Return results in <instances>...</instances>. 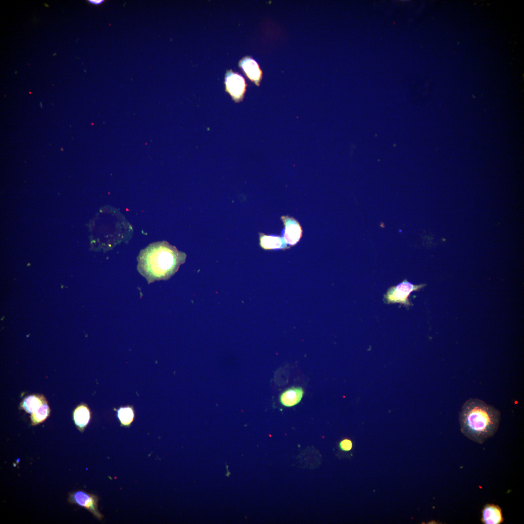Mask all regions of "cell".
Wrapping results in <instances>:
<instances>
[{
    "mask_svg": "<svg viewBox=\"0 0 524 524\" xmlns=\"http://www.w3.org/2000/svg\"><path fill=\"white\" fill-rule=\"evenodd\" d=\"M498 409L478 398L467 400L459 415L460 430L467 438L482 444L496 433L500 422Z\"/></svg>",
    "mask_w": 524,
    "mask_h": 524,
    "instance_id": "1",
    "label": "cell"
},
{
    "mask_svg": "<svg viewBox=\"0 0 524 524\" xmlns=\"http://www.w3.org/2000/svg\"><path fill=\"white\" fill-rule=\"evenodd\" d=\"M186 255L165 241L149 245L141 253L138 267L149 279H166L183 263Z\"/></svg>",
    "mask_w": 524,
    "mask_h": 524,
    "instance_id": "2",
    "label": "cell"
},
{
    "mask_svg": "<svg viewBox=\"0 0 524 524\" xmlns=\"http://www.w3.org/2000/svg\"><path fill=\"white\" fill-rule=\"evenodd\" d=\"M425 284L414 285L406 279L395 286L390 288L384 295L385 302L388 303H400L406 306L411 305L409 300L410 294L418 291L425 286Z\"/></svg>",
    "mask_w": 524,
    "mask_h": 524,
    "instance_id": "3",
    "label": "cell"
},
{
    "mask_svg": "<svg viewBox=\"0 0 524 524\" xmlns=\"http://www.w3.org/2000/svg\"><path fill=\"white\" fill-rule=\"evenodd\" d=\"M284 226L281 235L287 245H295L302 236L303 230L299 222L293 217L283 215L280 218Z\"/></svg>",
    "mask_w": 524,
    "mask_h": 524,
    "instance_id": "4",
    "label": "cell"
},
{
    "mask_svg": "<svg viewBox=\"0 0 524 524\" xmlns=\"http://www.w3.org/2000/svg\"><path fill=\"white\" fill-rule=\"evenodd\" d=\"M226 91L235 102H240L244 98L246 84L244 78L238 73H227L225 78Z\"/></svg>",
    "mask_w": 524,
    "mask_h": 524,
    "instance_id": "5",
    "label": "cell"
},
{
    "mask_svg": "<svg viewBox=\"0 0 524 524\" xmlns=\"http://www.w3.org/2000/svg\"><path fill=\"white\" fill-rule=\"evenodd\" d=\"M69 500L72 503L86 508L98 519L103 518V516L98 509V499L96 495L80 491L72 493Z\"/></svg>",
    "mask_w": 524,
    "mask_h": 524,
    "instance_id": "6",
    "label": "cell"
},
{
    "mask_svg": "<svg viewBox=\"0 0 524 524\" xmlns=\"http://www.w3.org/2000/svg\"><path fill=\"white\" fill-rule=\"evenodd\" d=\"M481 520L483 524H502L504 517L501 508L495 504H486L482 510Z\"/></svg>",
    "mask_w": 524,
    "mask_h": 524,
    "instance_id": "7",
    "label": "cell"
},
{
    "mask_svg": "<svg viewBox=\"0 0 524 524\" xmlns=\"http://www.w3.org/2000/svg\"><path fill=\"white\" fill-rule=\"evenodd\" d=\"M260 246L265 250L284 249L289 248L282 237L274 235H266L259 232Z\"/></svg>",
    "mask_w": 524,
    "mask_h": 524,
    "instance_id": "8",
    "label": "cell"
},
{
    "mask_svg": "<svg viewBox=\"0 0 524 524\" xmlns=\"http://www.w3.org/2000/svg\"><path fill=\"white\" fill-rule=\"evenodd\" d=\"M73 419L78 429L82 432L89 423L91 412L88 406L85 403L79 405L73 411Z\"/></svg>",
    "mask_w": 524,
    "mask_h": 524,
    "instance_id": "9",
    "label": "cell"
},
{
    "mask_svg": "<svg viewBox=\"0 0 524 524\" xmlns=\"http://www.w3.org/2000/svg\"><path fill=\"white\" fill-rule=\"evenodd\" d=\"M240 65L248 78L258 84L262 77V71L257 63L250 57L242 59Z\"/></svg>",
    "mask_w": 524,
    "mask_h": 524,
    "instance_id": "10",
    "label": "cell"
},
{
    "mask_svg": "<svg viewBox=\"0 0 524 524\" xmlns=\"http://www.w3.org/2000/svg\"><path fill=\"white\" fill-rule=\"evenodd\" d=\"M303 390L300 387H293L284 391L280 395V402L285 407H292L301 401Z\"/></svg>",
    "mask_w": 524,
    "mask_h": 524,
    "instance_id": "11",
    "label": "cell"
},
{
    "mask_svg": "<svg viewBox=\"0 0 524 524\" xmlns=\"http://www.w3.org/2000/svg\"><path fill=\"white\" fill-rule=\"evenodd\" d=\"M116 411V417L120 422V426L129 427L135 419V409L132 405H128L121 406L117 409L114 408Z\"/></svg>",
    "mask_w": 524,
    "mask_h": 524,
    "instance_id": "12",
    "label": "cell"
},
{
    "mask_svg": "<svg viewBox=\"0 0 524 524\" xmlns=\"http://www.w3.org/2000/svg\"><path fill=\"white\" fill-rule=\"evenodd\" d=\"M47 400L42 395L33 394L25 397L20 403V407L27 413H32Z\"/></svg>",
    "mask_w": 524,
    "mask_h": 524,
    "instance_id": "13",
    "label": "cell"
},
{
    "mask_svg": "<svg viewBox=\"0 0 524 524\" xmlns=\"http://www.w3.org/2000/svg\"><path fill=\"white\" fill-rule=\"evenodd\" d=\"M50 409L47 401H46L31 413L32 425L35 426L43 422L48 417Z\"/></svg>",
    "mask_w": 524,
    "mask_h": 524,
    "instance_id": "14",
    "label": "cell"
},
{
    "mask_svg": "<svg viewBox=\"0 0 524 524\" xmlns=\"http://www.w3.org/2000/svg\"><path fill=\"white\" fill-rule=\"evenodd\" d=\"M340 446L342 449L348 451L350 450L352 447V442L349 440H344L341 442Z\"/></svg>",
    "mask_w": 524,
    "mask_h": 524,
    "instance_id": "15",
    "label": "cell"
},
{
    "mask_svg": "<svg viewBox=\"0 0 524 524\" xmlns=\"http://www.w3.org/2000/svg\"><path fill=\"white\" fill-rule=\"evenodd\" d=\"M88 1L96 5H98L102 3L103 0H89Z\"/></svg>",
    "mask_w": 524,
    "mask_h": 524,
    "instance_id": "16",
    "label": "cell"
}]
</instances>
